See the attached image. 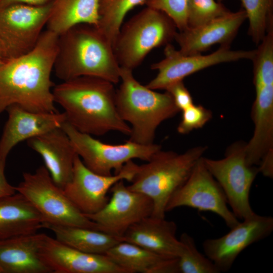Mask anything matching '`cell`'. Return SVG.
<instances>
[{
    "instance_id": "3",
    "label": "cell",
    "mask_w": 273,
    "mask_h": 273,
    "mask_svg": "<svg viewBox=\"0 0 273 273\" xmlns=\"http://www.w3.org/2000/svg\"><path fill=\"white\" fill-rule=\"evenodd\" d=\"M120 70L113 44L96 25L79 24L58 35L53 70L61 80L93 76L115 84Z\"/></svg>"
},
{
    "instance_id": "15",
    "label": "cell",
    "mask_w": 273,
    "mask_h": 273,
    "mask_svg": "<svg viewBox=\"0 0 273 273\" xmlns=\"http://www.w3.org/2000/svg\"><path fill=\"white\" fill-rule=\"evenodd\" d=\"M273 231V218L255 213L243 219L223 236L205 240L204 253L220 272L230 269L237 256L250 245L264 239Z\"/></svg>"
},
{
    "instance_id": "4",
    "label": "cell",
    "mask_w": 273,
    "mask_h": 273,
    "mask_svg": "<svg viewBox=\"0 0 273 273\" xmlns=\"http://www.w3.org/2000/svg\"><path fill=\"white\" fill-rule=\"evenodd\" d=\"M132 71L121 67L116 106L121 118L130 127L129 140L150 145L154 143L158 126L180 111L169 93H159L142 84Z\"/></svg>"
},
{
    "instance_id": "31",
    "label": "cell",
    "mask_w": 273,
    "mask_h": 273,
    "mask_svg": "<svg viewBox=\"0 0 273 273\" xmlns=\"http://www.w3.org/2000/svg\"><path fill=\"white\" fill-rule=\"evenodd\" d=\"M181 111L182 117L177 131L182 134L202 128L212 117L211 112L201 105L193 104Z\"/></svg>"
},
{
    "instance_id": "19",
    "label": "cell",
    "mask_w": 273,
    "mask_h": 273,
    "mask_svg": "<svg viewBox=\"0 0 273 273\" xmlns=\"http://www.w3.org/2000/svg\"><path fill=\"white\" fill-rule=\"evenodd\" d=\"M27 142L40 155L55 183L63 189L71 178L77 154L62 127L31 138Z\"/></svg>"
},
{
    "instance_id": "24",
    "label": "cell",
    "mask_w": 273,
    "mask_h": 273,
    "mask_svg": "<svg viewBox=\"0 0 273 273\" xmlns=\"http://www.w3.org/2000/svg\"><path fill=\"white\" fill-rule=\"evenodd\" d=\"M100 0H54L47 29L58 35L79 24L97 26Z\"/></svg>"
},
{
    "instance_id": "11",
    "label": "cell",
    "mask_w": 273,
    "mask_h": 273,
    "mask_svg": "<svg viewBox=\"0 0 273 273\" xmlns=\"http://www.w3.org/2000/svg\"><path fill=\"white\" fill-rule=\"evenodd\" d=\"M165 47L164 58L151 66L152 70L157 71V74L146 85L153 90H165L171 84L215 65L244 59L252 60L255 53V50L235 51L231 50L230 46H221L208 55H187L170 43Z\"/></svg>"
},
{
    "instance_id": "21",
    "label": "cell",
    "mask_w": 273,
    "mask_h": 273,
    "mask_svg": "<svg viewBox=\"0 0 273 273\" xmlns=\"http://www.w3.org/2000/svg\"><path fill=\"white\" fill-rule=\"evenodd\" d=\"M45 234L33 233L0 240V264L5 273H52L41 257Z\"/></svg>"
},
{
    "instance_id": "25",
    "label": "cell",
    "mask_w": 273,
    "mask_h": 273,
    "mask_svg": "<svg viewBox=\"0 0 273 273\" xmlns=\"http://www.w3.org/2000/svg\"><path fill=\"white\" fill-rule=\"evenodd\" d=\"M60 242L79 251L105 255L112 247L123 241L122 237L82 227L46 223Z\"/></svg>"
},
{
    "instance_id": "18",
    "label": "cell",
    "mask_w": 273,
    "mask_h": 273,
    "mask_svg": "<svg viewBox=\"0 0 273 273\" xmlns=\"http://www.w3.org/2000/svg\"><path fill=\"white\" fill-rule=\"evenodd\" d=\"M247 19L243 9L229 13L196 27L178 31L174 39L184 55H197L214 44L230 46L240 27Z\"/></svg>"
},
{
    "instance_id": "32",
    "label": "cell",
    "mask_w": 273,
    "mask_h": 273,
    "mask_svg": "<svg viewBox=\"0 0 273 273\" xmlns=\"http://www.w3.org/2000/svg\"><path fill=\"white\" fill-rule=\"evenodd\" d=\"M165 91L171 96L175 105L180 111L194 104L192 96L185 86L183 81L171 84L166 88Z\"/></svg>"
},
{
    "instance_id": "30",
    "label": "cell",
    "mask_w": 273,
    "mask_h": 273,
    "mask_svg": "<svg viewBox=\"0 0 273 273\" xmlns=\"http://www.w3.org/2000/svg\"><path fill=\"white\" fill-rule=\"evenodd\" d=\"M189 0H146L147 7L160 11L169 17L178 31L188 27Z\"/></svg>"
},
{
    "instance_id": "17",
    "label": "cell",
    "mask_w": 273,
    "mask_h": 273,
    "mask_svg": "<svg viewBox=\"0 0 273 273\" xmlns=\"http://www.w3.org/2000/svg\"><path fill=\"white\" fill-rule=\"evenodd\" d=\"M6 111L8 118L0 138V156L6 159L19 143L61 127L66 121L63 112H32L16 105Z\"/></svg>"
},
{
    "instance_id": "36",
    "label": "cell",
    "mask_w": 273,
    "mask_h": 273,
    "mask_svg": "<svg viewBox=\"0 0 273 273\" xmlns=\"http://www.w3.org/2000/svg\"><path fill=\"white\" fill-rule=\"evenodd\" d=\"M0 273H5L4 270L1 264H0Z\"/></svg>"
},
{
    "instance_id": "1",
    "label": "cell",
    "mask_w": 273,
    "mask_h": 273,
    "mask_svg": "<svg viewBox=\"0 0 273 273\" xmlns=\"http://www.w3.org/2000/svg\"><path fill=\"white\" fill-rule=\"evenodd\" d=\"M58 41V35L47 29L31 51L0 65V114L12 105L32 112L57 111L51 73Z\"/></svg>"
},
{
    "instance_id": "26",
    "label": "cell",
    "mask_w": 273,
    "mask_h": 273,
    "mask_svg": "<svg viewBox=\"0 0 273 273\" xmlns=\"http://www.w3.org/2000/svg\"><path fill=\"white\" fill-rule=\"evenodd\" d=\"M146 0H100L97 27L114 46L127 14Z\"/></svg>"
},
{
    "instance_id": "6",
    "label": "cell",
    "mask_w": 273,
    "mask_h": 273,
    "mask_svg": "<svg viewBox=\"0 0 273 273\" xmlns=\"http://www.w3.org/2000/svg\"><path fill=\"white\" fill-rule=\"evenodd\" d=\"M176 27L164 13L147 7L123 24L113 48L120 67L133 70L153 49L174 39Z\"/></svg>"
},
{
    "instance_id": "5",
    "label": "cell",
    "mask_w": 273,
    "mask_h": 273,
    "mask_svg": "<svg viewBox=\"0 0 273 273\" xmlns=\"http://www.w3.org/2000/svg\"><path fill=\"white\" fill-rule=\"evenodd\" d=\"M206 149V147L198 146L179 154L161 149L146 163L139 165L127 187L151 199V216L165 218L170 197L187 179Z\"/></svg>"
},
{
    "instance_id": "7",
    "label": "cell",
    "mask_w": 273,
    "mask_h": 273,
    "mask_svg": "<svg viewBox=\"0 0 273 273\" xmlns=\"http://www.w3.org/2000/svg\"><path fill=\"white\" fill-rule=\"evenodd\" d=\"M15 189L40 213L45 224L101 231L98 225L80 212L55 183L44 166H40L33 173L24 172L22 181Z\"/></svg>"
},
{
    "instance_id": "12",
    "label": "cell",
    "mask_w": 273,
    "mask_h": 273,
    "mask_svg": "<svg viewBox=\"0 0 273 273\" xmlns=\"http://www.w3.org/2000/svg\"><path fill=\"white\" fill-rule=\"evenodd\" d=\"M227 204L223 191L206 168L202 157L186 181L170 197L166 211L185 206L212 212L219 216L231 229L239 221Z\"/></svg>"
},
{
    "instance_id": "27",
    "label": "cell",
    "mask_w": 273,
    "mask_h": 273,
    "mask_svg": "<svg viewBox=\"0 0 273 273\" xmlns=\"http://www.w3.org/2000/svg\"><path fill=\"white\" fill-rule=\"evenodd\" d=\"M249 21L248 35L258 44L273 26V0H240Z\"/></svg>"
},
{
    "instance_id": "23",
    "label": "cell",
    "mask_w": 273,
    "mask_h": 273,
    "mask_svg": "<svg viewBox=\"0 0 273 273\" xmlns=\"http://www.w3.org/2000/svg\"><path fill=\"white\" fill-rule=\"evenodd\" d=\"M105 255L126 273H179L177 258L165 257L124 241Z\"/></svg>"
},
{
    "instance_id": "9",
    "label": "cell",
    "mask_w": 273,
    "mask_h": 273,
    "mask_svg": "<svg viewBox=\"0 0 273 273\" xmlns=\"http://www.w3.org/2000/svg\"><path fill=\"white\" fill-rule=\"evenodd\" d=\"M245 144L238 142L218 160L203 157L205 165L223 191L232 211L237 218L244 219L255 213L249 202L252 185L259 172L258 166L247 161Z\"/></svg>"
},
{
    "instance_id": "34",
    "label": "cell",
    "mask_w": 273,
    "mask_h": 273,
    "mask_svg": "<svg viewBox=\"0 0 273 273\" xmlns=\"http://www.w3.org/2000/svg\"><path fill=\"white\" fill-rule=\"evenodd\" d=\"M54 0H0V8L12 4H25L40 6L52 3Z\"/></svg>"
},
{
    "instance_id": "29",
    "label": "cell",
    "mask_w": 273,
    "mask_h": 273,
    "mask_svg": "<svg viewBox=\"0 0 273 273\" xmlns=\"http://www.w3.org/2000/svg\"><path fill=\"white\" fill-rule=\"evenodd\" d=\"M230 12L215 0H189L188 27L202 25Z\"/></svg>"
},
{
    "instance_id": "37",
    "label": "cell",
    "mask_w": 273,
    "mask_h": 273,
    "mask_svg": "<svg viewBox=\"0 0 273 273\" xmlns=\"http://www.w3.org/2000/svg\"><path fill=\"white\" fill-rule=\"evenodd\" d=\"M6 60H5L2 58H0V65L2 64Z\"/></svg>"
},
{
    "instance_id": "8",
    "label": "cell",
    "mask_w": 273,
    "mask_h": 273,
    "mask_svg": "<svg viewBox=\"0 0 273 273\" xmlns=\"http://www.w3.org/2000/svg\"><path fill=\"white\" fill-rule=\"evenodd\" d=\"M84 164L92 171L101 175L119 172L124 165L134 159L149 161L161 149L160 145H143L130 140L112 145L103 143L93 135L81 132L66 121L62 126Z\"/></svg>"
},
{
    "instance_id": "10",
    "label": "cell",
    "mask_w": 273,
    "mask_h": 273,
    "mask_svg": "<svg viewBox=\"0 0 273 273\" xmlns=\"http://www.w3.org/2000/svg\"><path fill=\"white\" fill-rule=\"evenodd\" d=\"M52 3L0 8V41L6 60L24 55L35 47L47 25Z\"/></svg>"
},
{
    "instance_id": "20",
    "label": "cell",
    "mask_w": 273,
    "mask_h": 273,
    "mask_svg": "<svg viewBox=\"0 0 273 273\" xmlns=\"http://www.w3.org/2000/svg\"><path fill=\"white\" fill-rule=\"evenodd\" d=\"M175 222L152 216L145 217L130 226L122 236L131 243L167 258H177L182 243L176 237Z\"/></svg>"
},
{
    "instance_id": "28",
    "label": "cell",
    "mask_w": 273,
    "mask_h": 273,
    "mask_svg": "<svg viewBox=\"0 0 273 273\" xmlns=\"http://www.w3.org/2000/svg\"><path fill=\"white\" fill-rule=\"evenodd\" d=\"M181 251L177 257L179 273H219V269L197 249L194 239L186 233L179 239Z\"/></svg>"
},
{
    "instance_id": "22",
    "label": "cell",
    "mask_w": 273,
    "mask_h": 273,
    "mask_svg": "<svg viewBox=\"0 0 273 273\" xmlns=\"http://www.w3.org/2000/svg\"><path fill=\"white\" fill-rule=\"evenodd\" d=\"M46 221L21 194L0 199V240L37 233Z\"/></svg>"
},
{
    "instance_id": "16",
    "label": "cell",
    "mask_w": 273,
    "mask_h": 273,
    "mask_svg": "<svg viewBox=\"0 0 273 273\" xmlns=\"http://www.w3.org/2000/svg\"><path fill=\"white\" fill-rule=\"evenodd\" d=\"M40 254L55 273H126L106 255L79 251L46 234Z\"/></svg>"
},
{
    "instance_id": "35",
    "label": "cell",
    "mask_w": 273,
    "mask_h": 273,
    "mask_svg": "<svg viewBox=\"0 0 273 273\" xmlns=\"http://www.w3.org/2000/svg\"><path fill=\"white\" fill-rule=\"evenodd\" d=\"M0 58H2L5 60H6L5 58V56H4V51H3V48H2V44L1 43V41H0Z\"/></svg>"
},
{
    "instance_id": "33",
    "label": "cell",
    "mask_w": 273,
    "mask_h": 273,
    "mask_svg": "<svg viewBox=\"0 0 273 273\" xmlns=\"http://www.w3.org/2000/svg\"><path fill=\"white\" fill-rule=\"evenodd\" d=\"M6 159L0 156V199L16 193L15 187L9 183L5 174Z\"/></svg>"
},
{
    "instance_id": "38",
    "label": "cell",
    "mask_w": 273,
    "mask_h": 273,
    "mask_svg": "<svg viewBox=\"0 0 273 273\" xmlns=\"http://www.w3.org/2000/svg\"><path fill=\"white\" fill-rule=\"evenodd\" d=\"M223 0H217V2H219V3H222V2L223 1Z\"/></svg>"
},
{
    "instance_id": "13",
    "label": "cell",
    "mask_w": 273,
    "mask_h": 273,
    "mask_svg": "<svg viewBox=\"0 0 273 273\" xmlns=\"http://www.w3.org/2000/svg\"><path fill=\"white\" fill-rule=\"evenodd\" d=\"M139 165L130 160L121 170L109 175L96 173L89 169L77 155L70 181L63 189L65 194L85 215L100 211L107 203V194L112 187L120 180L130 182Z\"/></svg>"
},
{
    "instance_id": "14",
    "label": "cell",
    "mask_w": 273,
    "mask_h": 273,
    "mask_svg": "<svg viewBox=\"0 0 273 273\" xmlns=\"http://www.w3.org/2000/svg\"><path fill=\"white\" fill-rule=\"evenodd\" d=\"M111 197L97 212L85 215L96 223L100 230L122 237L132 225L151 216L153 204L147 195L130 190L124 180H120L111 188Z\"/></svg>"
},
{
    "instance_id": "2",
    "label": "cell",
    "mask_w": 273,
    "mask_h": 273,
    "mask_svg": "<svg viewBox=\"0 0 273 273\" xmlns=\"http://www.w3.org/2000/svg\"><path fill=\"white\" fill-rule=\"evenodd\" d=\"M55 103L63 109L66 122L93 136L117 131L129 135L130 127L121 118L114 84L103 78L80 76L53 87Z\"/></svg>"
}]
</instances>
